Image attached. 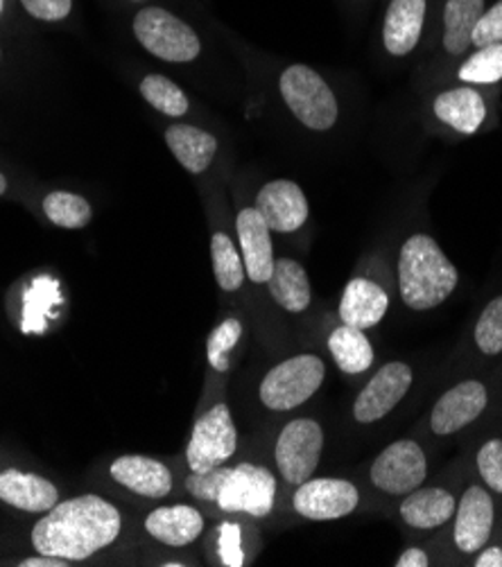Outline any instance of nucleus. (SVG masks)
Here are the masks:
<instances>
[{"mask_svg": "<svg viewBox=\"0 0 502 567\" xmlns=\"http://www.w3.org/2000/svg\"><path fill=\"white\" fill-rule=\"evenodd\" d=\"M281 95L290 111L308 130L326 132L338 121V100L313 69L295 64L281 75Z\"/></svg>", "mask_w": 502, "mask_h": 567, "instance_id": "obj_4", "label": "nucleus"}, {"mask_svg": "<svg viewBox=\"0 0 502 567\" xmlns=\"http://www.w3.org/2000/svg\"><path fill=\"white\" fill-rule=\"evenodd\" d=\"M71 560L66 558H58V556H45V554H39V556H32V558H25L23 563H19L21 567H66Z\"/></svg>", "mask_w": 502, "mask_h": 567, "instance_id": "obj_39", "label": "nucleus"}, {"mask_svg": "<svg viewBox=\"0 0 502 567\" xmlns=\"http://www.w3.org/2000/svg\"><path fill=\"white\" fill-rule=\"evenodd\" d=\"M219 558L229 567H240L245 560L243 547H240V527L225 523L219 529Z\"/></svg>", "mask_w": 502, "mask_h": 567, "instance_id": "obj_36", "label": "nucleus"}, {"mask_svg": "<svg viewBox=\"0 0 502 567\" xmlns=\"http://www.w3.org/2000/svg\"><path fill=\"white\" fill-rule=\"evenodd\" d=\"M165 143L191 175H202L217 152L215 136L193 125L167 127Z\"/></svg>", "mask_w": 502, "mask_h": 567, "instance_id": "obj_24", "label": "nucleus"}, {"mask_svg": "<svg viewBox=\"0 0 502 567\" xmlns=\"http://www.w3.org/2000/svg\"><path fill=\"white\" fill-rule=\"evenodd\" d=\"M458 280V267L430 236L417 234L406 240L399 254V288L410 310L423 312L441 306L455 292Z\"/></svg>", "mask_w": 502, "mask_h": 567, "instance_id": "obj_2", "label": "nucleus"}, {"mask_svg": "<svg viewBox=\"0 0 502 567\" xmlns=\"http://www.w3.org/2000/svg\"><path fill=\"white\" fill-rule=\"evenodd\" d=\"M238 447V432L225 403L208 410L193 427L186 450L191 473H208L225 464Z\"/></svg>", "mask_w": 502, "mask_h": 567, "instance_id": "obj_6", "label": "nucleus"}, {"mask_svg": "<svg viewBox=\"0 0 502 567\" xmlns=\"http://www.w3.org/2000/svg\"><path fill=\"white\" fill-rule=\"evenodd\" d=\"M426 19V0H392L385 17L382 41L389 54L403 56L419 43Z\"/></svg>", "mask_w": 502, "mask_h": 567, "instance_id": "obj_20", "label": "nucleus"}, {"mask_svg": "<svg viewBox=\"0 0 502 567\" xmlns=\"http://www.w3.org/2000/svg\"><path fill=\"white\" fill-rule=\"evenodd\" d=\"M141 93L143 97L165 116L180 118L188 111V97L186 93L167 78L163 75H147L141 82Z\"/></svg>", "mask_w": 502, "mask_h": 567, "instance_id": "obj_29", "label": "nucleus"}, {"mask_svg": "<svg viewBox=\"0 0 502 567\" xmlns=\"http://www.w3.org/2000/svg\"><path fill=\"white\" fill-rule=\"evenodd\" d=\"M256 210L263 215L269 231L293 234L299 231L308 219V202L304 190L288 179H276L260 188Z\"/></svg>", "mask_w": 502, "mask_h": 567, "instance_id": "obj_13", "label": "nucleus"}, {"mask_svg": "<svg viewBox=\"0 0 502 567\" xmlns=\"http://www.w3.org/2000/svg\"><path fill=\"white\" fill-rule=\"evenodd\" d=\"M475 344L484 355L502 353V295L482 310L475 323Z\"/></svg>", "mask_w": 502, "mask_h": 567, "instance_id": "obj_32", "label": "nucleus"}, {"mask_svg": "<svg viewBox=\"0 0 502 567\" xmlns=\"http://www.w3.org/2000/svg\"><path fill=\"white\" fill-rule=\"evenodd\" d=\"M6 190H8V179L3 173H0V195H6Z\"/></svg>", "mask_w": 502, "mask_h": 567, "instance_id": "obj_41", "label": "nucleus"}, {"mask_svg": "<svg viewBox=\"0 0 502 567\" xmlns=\"http://www.w3.org/2000/svg\"><path fill=\"white\" fill-rule=\"evenodd\" d=\"M267 288H269L272 299L288 312H304L313 299L308 274L293 258L274 260V269L267 280Z\"/></svg>", "mask_w": 502, "mask_h": 567, "instance_id": "obj_23", "label": "nucleus"}, {"mask_svg": "<svg viewBox=\"0 0 502 567\" xmlns=\"http://www.w3.org/2000/svg\"><path fill=\"white\" fill-rule=\"evenodd\" d=\"M328 351L340 371L349 375L365 373L373 364V349L365 330L342 323L328 337Z\"/></svg>", "mask_w": 502, "mask_h": 567, "instance_id": "obj_25", "label": "nucleus"}, {"mask_svg": "<svg viewBox=\"0 0 502 567\" xmlns=\"http://www.w3.org/2000/svg\"><path fill=\"white\" fill-rule=\"evenodd\" d=\"M324 450V430L317 421L297 419L276 441V466L288 484H304L315 473Z\"/></svg>", "mask_w": 502, "mask_h": 567, "instance_id": "obj_8", "label": "nucleus"}, {"mask_svg": "<svg viewBox=\"0 0 502 567\" xmlns=\"http://www.w3.org/2000/svg\"><path fill=\"white\" fill-rule=\"evenodd\" d=\"M121 486L152 499H161L173 491V473L167 471L165 464L143 457V455H127L116 460L109 468Z\"/></svg>", "mask_w": 502, "mask_h": 567, "instance_id": "obj_16", "label": "nucleus"}, {"mask_svg": "<svg viewBox=\"0 0 502 567\" xmlns=\"http://www.w3.org/2000/svg\"><path fill=\"white\" fill-rule=\"evenodd\" d=\"M389 308L387 292L369 278H354L342 292L340 319L351 328H373L382 321Z\"/></svg>", "mask_w": 502, "mask_h": 567, "instance_id": "obj_18", "label": "nucleus"}, {"mask_svg": "<svg viewBox=\"0 0 502 567\" xmlns=\"http://www.w3.org/2000/svg\"><path fill=\"white\" fill-rule=\"evenodd\" d=\"M43 213L52 224L62 226V229H84L93 215L84 197L73 193H62V190L50 193L43 199Z\"/></svg>", "mask_w": 502, "mask_h": 567, "instance_id": "obj_28", "label": "nucleus"}, {"mask_svg": "<svg viewBox=\"0 0 502 567\" xmlns=\"http://www.w3.org/2000/svg\"><path fill=\"white\" fill-rule=\"evenodd\" d=\"M240 334H243V323L238 319L222 321L208 334L206 355H208V364L215 371H219V373L229 371V351L240 342Z\"/></svg>", "mask_w": 502, "mask_h": 567, "instance_id": "obj_31", "label": "nucleus"}, {"mask_svg": "<svg viewBox=\"0 0 502 567\" xmlns=\"http://www.w3.org/2000/svg\"><path fill=\"white\" fill-rule=\"evenodd\" d=\"M324 378L326 364L317 355L290 358L263 378L260 401L272 412H290L315 395Z\"/></svg>", "mask_w": 502, "mask_h": 567, "instance_id": "obj_3", "label": "nucleus"}, {"mask_svg": "<svg viewBox=\"0 0 502 567\" xmlns=\"http://www.w3.org/2000/svg\"><path fill=\"white\" fill-rule=\"evenodd\" d=\"M121 527V512L114 504L98 495H80L45 512L32 529V545L37 554L84 560L114 543Z\"/></svg>", "mask_w": 502, "mask_h": 567, "instance_id": "obj_1", "label": "nucleus"}, {"mask_svg": "<svg viewBox=\"0 0 502 567\" xmlns=\"http://www.w3.org/2000/svg\"><path fill=\"white\" fill-rule=\"evenodd\" d=\"M473 565H475V567H502V549H500V547H489V549H484V551L475 558Z\"/></svg>", "mask_w": 502, "mask_h": 567, "instance_id": "obj_40", "label": "nucleus"}, {"mask_svg": "<svg viewBox=\"0 0 502 567\" xmlns=\"http://www.w3.org/2000/svg\"><path fill=\"white\" fill-rule=\"evenodd\" d=\"M458 502L445 488H414L401 504V518L414 529H437L455 516Z\"/></svg>", "mask_w": 502, "mask_h": 567, "instance_id": "obj_21", "label": "nucleus"}, {"mask_svg": "<svg viewBox=\"0 0 502 567\" xmlns=\"http://www.w3.org/2000/svg\"><path fill=\"white\" fill-rule=\"evenodd\" d=\"M274 495L276 480L267 468L240 464L227 468L215 502L222 512H245L254 518H265L274 508Z\"/></svg>", "mask_w": 502, "mask_h": 567, "instance_id": "obj_7", "label": "nucleus"}, {"mask_svg": "<svg viewBox=\"0 0 502 567\" xmlns=\"http://www.w3.org/2000/svg\"><path fill=\"white\" fill-rule=\"evenodd\" d=\"M493 529V499L482 486L464 491L455 508V545L464 554L480 551Z\"/></svg>", "mask_w": 502, "mask_h": 567, "instance_id": "obj_14", "label": "nucleus"}, {"mask_svg": "<svg viewBox=\"0 0 502 567\" xmlns=\"http://www.w3.org/2000/svg\"><path fill=\"white\" fill-rule=\"evenodd\" d=\"M360 502L358 488L347 480H306L295 493V512L308 520H340Z\"/></svg>", "mask_w": 502, "mask_h": 567, "instance_id": "obj_10", "label": "nucleus"}, {"mask_svg": "<svg viewBox=\"0 0 502 567\" xmlns=\"http://www.w3.org/2000/svg\"><path fill=\"white\" fill-rule=\"evenodd\" d=\"M414 373L406 362H389L367 382L354 403L358 423H376L392 412L410 391Z\"/></svg>", "mask_w": 502, "mask_h": 567, "instance_id": "obj_11", "label": "nucleus"}, {"mask_svg": "<svg viewBox=\"0 0 502 567\" xmlns=\"http://www.w3.org/2000/svg\"><path fill=\"white\" fill-rule=\"evenodd\" d=\"M489 403L486 386L478 380H464L445 391L430 414V427L439 436H449L473 423Z\"/></svg>", "mask_w": 502, "mask_h": 567, "instance_id": "obj_12", "label": "nucleus"}, {"mask_svg": "<svg viewBox=\"0 0 502 567\" xmlns=\"http://www.w3.org/2000/svg\"><path fill=\"white\" fill-rule=\"evenodd\" d=\"M0 10H3V0H0Z\"/></svg>", "mask_w": 502, "mask_h": 567, "instance_id": "obj_42", "label": "nucleus"}, {"mask_svg": "<svg viewBox=\"0 0 502 567\" xmlns=\"http://www.w3.org/2000/svg\"><path fill=\"white\" fill-rule=\"evenodd\" d=\"M0 60H3V50H0Z\"/></svg>", "mask_w": 502, "mask_h": 567, "instance_id": "obj_43", "label": "nucleus"}, {"mask_svg": "<svg viewBox=\"0 0 502 567\" xmlns=\"http://www.w3.org/2000/svg\"><path fill=\"white\" fill-rule=\"evenodd\" d=\"M225 473H227V468H219V466L208 471V473H193L186 480V486L195 497L206 499V502H215L217 491L222 486V480H225Z\"/></svg>", "mask_w": 502, "mask_h": 567, "instance_id": "obj_35", "label": "nucleus"}, {"mask_svg": "<svg viewBox=\"0 0 502 567\" xmlns=\"http://www.w3.org/2000/svg\"><path fill=\"white\" fill-rule=\"evenodd\" d=\"M236 229L243 247V262L247 276L254 282H267L274 269L269 226L256 208H243L236 219Z\"/></svg>", "mask_w": 502, "mask_h": 567, "instance_id": "obj_15", "label": "nucleus"}, {"mask_svg": "<svg viewBox=\"0 0 502 567\" xmlns=\"http://www.w3.org/2000/svg\"><path fill=\"white\" fill-rule=\"evenodd\" d=\"M460 80L469 84H495L502 80V43L478 48L460 69Z\"/></svg>", "mask_w": 502, "mask_h": 567, "instance_id": "obj_30", "label": "nucleus"}, {"mask_svg": "<svg viewBox=\"0 0 502 567\" xmlns=\"http://www.w3.org/2000/svg\"><path fill=\"white\" fill-rule=\"evenodd\" d=\"M471 43L478 48L491 45V43H502V0L486 10L482 14V19L478 21L473 34H471Z\"/></svg>", "mask_w": 502, "mask_h": 567, "instance_id": "obj_34", "label": "nucleus"}, {"mask_svg": "<svg viewBox=\"0 0 502 567\" xmlns=\"http://www.w3.org/2000/svg\"><path fill=\"white\" fill-rule=\"evenodd\" d=\"M28 14L39 21H62L71 14L73 0H21Z\"/></svg>", "mask_w": 502, "mask_h": 567, "instance_id": "obj_37", "label": "nucleus"}, {"mask_svg": "<svg viewBox=\"0 0 502 567\" xmlns=\"http://www.w3.org/2000/svg\"><path fill=\"white\" fill-rule=\"evenodd\" d=\"M428 462L423 447L412 439L387 445L371 464V482L378 491L389 495H408L423 484Z\"/></svg>", "mask_w": 502, "mask_h": 567, "instance_id": "obj_9", "label": "nucleus"}, {"mask_svg": "<svg viewBox=\"0 0 502 567\" xmlns=\"http://www.w3.org/2000/svg\"><path fill=\"white\" fill-rule=\"evenodd\" d=\"M395 565H397V567H428V565H430V558H428V554H426L423 549L412 547V549H406V551L397 558Z\"/></svg>", "mask_w": 502, "mask_h": 567, "instance_id": "obj_38", "label": "nucleus"}, {"mask_svg": "<svg viewBox=\"0 0 502 567\" xmlns=\"http://www.w3.org/2000/svg\"><path fill=\"white\" fill-rule=\"evenodd\" d=\"M0 499L21 512L41 514L60 502V491L52 482L21 471L0 473Z\"/></svg>", "mask_w": 502, "mask_h": 567, "instance_id": "obj_19", "label": "nucleus"}, {"mask_svg": "<svg viewBox=\"0 0 502 567\" xmlns=\"http://www.w3.org/2000/svg\"><path fill=\"white\" fill-rule=\"evenodd\" d=\"M482 14L484 0H449L443 12V48L455 56L464 54Z\"/></svg>", "mask_w": 502, "mask_h": 567, "instance_id": "obj_26", "label": "nucleus"}, {"mask_svg": "<svg viewBox=\"0 0 502 567\" xmlns=\"http://www.w3.org/2000/svg\"><path fill=\"white\" fill-rule=\"evenodd\" d=\"M478 471L486 488L502 493V439H491L480 447Z\"/></svg>", "mask_w": 502, "mask_h": 567, "instance_id": "obj_33", "label": "nucleus"}, {"mask_svg": "<svg viewBox=\"0 0 502 567\" xmlns=\"http://www.w3.org/2000/svg\"><path fill=\"white\" fill-rule=\"evenodd\" d=\"M145 529L163 545L186 547L204 532V518L195 506L188 504L161 506L145 518Z\"/></svg>", "mask_w": 502, "mask_h": 567, "instance_id": "obj_17", "label": "nucleus"}, {"mask_svg": "<svg viewBox=\"0 0 502 567\" xmlns=\"http://www.w3.org/2000/svg\"><path fill=\"white\" fill-rule=\"evenodd\" d=\"M434 116L462 134H475L486 118V104L482 95L469 86L451 89L437 95Z\"/></svg>", "mask_w": 502, "mask_h": 567, "instance_id": "obj_22", "label": "nucleus"}, {"mask_svg": "<svg viewBox=\"0 0 502 567\" xmlns=\"http://www.w3.org/2000/svg\"><path fill=\"white\" fill-rule=\"evenodd\" d=\"M134 34L147 52L163 62H193L202 50L195 30L161 8H145L134 19Z\"/></svg>", "mask_w": 502, "mask_h": 567, "instance_id": "obj_5", "label": "nucleus"}, {"mask_svg": "<svg viewBox=\"0 0 502 567\" xmlns=\"http://www.w3.org/2000/svg\"><path fill=\"white\" fill-rule=\"evenodd\" d=\"M211 258L217 286L225 292H236L245 282V262L243 256L234 249V243L227 234H215L211 238Z\"/></svg>", "mask_w": 502, "mask_h": 567, "instance_id": "obj_27", "label": "nucleus"}]
</instances>
